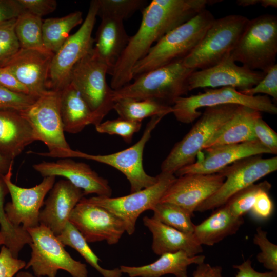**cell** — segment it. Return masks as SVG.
<instances>
[{"instance_id": "1", "label": "cell", "mask_w": 277, "mask_h": 277, "mask_svg": "<svg viewBox=\"0 0 277 277\" xmlns=\"http://www.w3.org/2000/svg\"><path fill=\"white\" fill-rule=\"evenodd\" d=\"M213 0H153L142 11L140 26L130 37L125 50L114 66L110 87L118 90L133 79L135 64L148 52L154 42L166 33L206 9L218 3Z\"/></svg>"}, {"instance_id": "2", "label": "cell", "mask_w": 277, "mask_h": 277, "mask_svg": "<svg viewBox=\"0 0 277 277\" xmlns=\"http://www.w3.org/2000/svg\"><path fill=\"white\" fill-rule=\"evenodd\" d=\"M214 19L211 12L205 9L166 33L135 64L133 78L184 58L198 45Z\"/></svg>"}, {"instance_id": "3", "label": "cell", "mask_w": 277, "mask_h": 277, "mask_svg": "<svg viewBox=\"0 0 277 277\" xmlns=\"http://www.w3.org/2000/svg\"><path fill=\"white\" fill-rule=\"evenodd\" d=\"M183 59L143 73L132 83L113 91V102L123 98L150 100L172 106L174 101L189 92L188 79L194 69L185 66Z\"/></svg>"}, {"instance_id": "4", "label": "cell", "mask_w": 277, "mask_h": 277, "mask_svg": "<svg viewBox=\"0 0 277 277\" xmlns=\"http://www.w3.org/2000/svg\"><path fill=\"white\" fill-rule=\"evenodd\" d=\"M239 106L224 104L206 107L190 131L175 144L163 161L161 172L174 174L179 169L194 163L205 145L232 117Z\"/></svg>"}, {"instance_id": "5", "label": "cell", "mask_w": 277, "mask_h": 277, "mask_svg": "<svg viewBox=\"0 0 277 277\" xmlns=\"http://www.w3.org/2000/svg\"><path fill=\"white\" fill-rule=\"evenodd\" d=\"M230 54L242 66L266 73L276 64L277 16L265 14L249 19Z\"/></svg>"}, {"instance_id": "6", "label": "cell", "mask_w": 277, "mask_h": 277, "mask_svg": "<svg viewBox=\"0 0 277 277\" xmlns=\"http://www.w3.org/2000/svg\"><path fill=\"white\" fill-rule=\"evenodd\" d=\"M61 91L47 90L29 107L19 112L30 125L36 141L43 142L48 152L35 153L53 158H67L72 150L67 142L60 111Z\"/></svg>"}, {"instance_id": "7", "label": "cell", "mask_w": 277, "mask_h": 277, "mask_svg": "<svg viewBox=\"0 0 277 277\" xmlns=\"http://www.w3.org/2000/svg\"><path fill=\"white\" fill-rule=\"evenodd\" d=\"M249 19L239 14L215 18L198 45L183 59L185 66L201 70L220 62L234 48Z\"/></svg>"}, {"instance_id": "8", "label": "cell", "mask_w": 277, "mask_h": 277, "mask_svg": "<svg viewBox=\"0 0 277 277\" xmlns=\"http://www.w3.org/2000/svg\"><path fill=\"white\" fill-rule=\"evenodd\" d=\"M107 65L98 56L93 48L74 66L70 83L77 90L93 114V125L102 122L113 109V90L108 85Z\"/></svg>"}, {"instance_id": "9", "label": "cell", "mask_w": 277, "mask_h": 277, "mask_svg": "<svg viewBox=\"0 0 277 277\" xmlns=\"http://www.w3.org/2000/svg\"><path fill=\"white\" fill-rule=\"evenodd\" d=\"M26 230L31 239L32 251L26 269L31 268L34 275L40 277H56L59 270L72 277H88L86 264L73 259L48 228L39 224Z\"/></svg>"}, {"instance_id": "10", "label": "cell", "mask_w": 277, "mask_h": 277, "mask_svg": "<svg viewBox=\"0 0 277 277\" xmlns=\"http://www.w3.org/2000/svg\"><path fill=\"white\" fill-rule=\"evenodd\" d=\"M98 0L90 3L88 11L80 28L70 35L51 59L46 87L47 90L61 91L70 83L75 64L93 48L92 31L97 16Z\"/></svg>"}, {"instance_id": "11", "label": "cell", "mask_w": 277, "mask_h": 277, "mask_svg": "<svg viewBox=\"0 0 277 277\" xmlns=\"http://www.w3.org/2000/svg\"><path fill=\"white\" fill-rule=\"evenodd\" d=\"M224 104L243 105L260 112L277 113L276 105L267 95L248 96L230 87L206 88L204 93L179 97L172 106V113L179 122L189 124L201 116L200 108Z\"/></svg>"}, {"instance_id": "12", "label": "cell", "mask_w": 277, "mask_h": 277, "mask_svg": "<svg viewBox=\"0 0 277 277\" xmlns=\"http://www.w3.org/2000/svg\"><path fill=\"white\" fill-rule=\"evenodd\" d=\"M276 170V156L264 159L255 155L235 162L217 173L224 176V182L195 211L203 212L223 206L238 192Z\"/></svg>"}, {"instance_id": "13", "label": "cell", "mask_w": 277, "mask_h": 277, "mask_svg": "<svg viewBox=\"0 0 277 277\" xmlns=\"http://www.w3.org/2000/svg\"><path fill=\"white\" fill-rule=\"evenodd\" d=\"M164 117L162 115L151 117L140 140L125 150L109 154L93 155L72 149L68 158L78 157L92 160L116 169L128 180L130 193L149 187L157 182L158 177L157 175L150 176L145 172L143 165V151L152 131Z\"/></svg>"}, {"instance_id": "14", "label": "cell", "mask_w": 277, "mask_h": 277, "mask_svg": "<svg viewBox=\"0 0 277 277\" xmlns=\"http://www.w3.org/2000/svg\"><path fill=\"white\" fill-rule=\"evenodd\" d=\"M157 177V181L154 185L129 195L117 197L96 196L83 199L117 216L124 222L127 233L132 235L135 232L139 216L145 211L151 210L160 201L176 178L174 174L162 172Z\"/></svg>"}, {"instance_id": "15", "label": "cell", "mask_w": 277, "mask_h": 277, "mask_svg": "<svg viewBox=\"0 0 277 277\" xmlns=\"http://www.w3.org/2000/svg\"><path fill=\"white\" fill-rule=\"evenodd\" d=\"M12 168L3 177L11 197V202L5 205L6 214L15 226H22L25 230L35 227L39 225L41 208L46 195L55 183V176L44 177L38 185L23 188L12 182Z\"/></svg>"}, {"instance_id": "16", "label": "cell", "mask_w": 277, "mask_h": 277, "mask_svg": "<svg viewBox=\"0 0 277 277\" xmlns=\"http://www.w3.org/2000/svg\"><path fill=\"white\" fill-rule=\"evenodd\" d=\"M69 221L88 243L106 241L113 245L126 232L121 219L102 207L86 202L83 197L72 211Z\"/></svg>"}, {"instance_id": "17", "label": "cell", "mask_w": 277, "mask_h": 277, "mask_svg": "<svg viewBox=\"0 0 277 277\" xmlns=\"http://www.w3.org/2000/svg\"><path fill=\"white\" fill-rule=\"evenodd\" d=\"M265 73L239 66L230 53L212 67L193 71L188 79V89L230 87L243 91L256 85Z\"/></svg>"}, {"instance_id": "18", "label": "cell", "mask_w": 277, "mask_h": 277, "mask_svg": "<svg viewBox=\"0 0 277 277\" xmlns=\"http://www.w3.org/2000/svg\"><path fill=\"white\" fill-rule=\"evenodd\" d=\"M225 177L220 173L187 174L176 177L160 202L176 205L192 215L196 208L213 194Z\"/></svg>"}, {"instance_id": "19", "label": "cell", "mask_w": 277, "mask_h": 277, "mask_svg": "<svg viewBox=\"0 0 277 277\" xmlns=\"http://www.w3.org/2000/svg\"><path fill=\"white\" fill-rule=\"evenodd\" d=\"M54 54L21 48L12 57L0 64L38 98L47 90L46 84L50 62Z\"/></svg>"}, {"instance_id": "20", "label": "cell", "mask_w": 277, "mask_h": 277, "mask_svg": "<svg viewBox=\"0 0 277 277\" xmlns=\"http://www.w3.org/2000/svg\"><path fill=\"white\" fill-rule=\"evenodd\" d=\"M33 168L42 176H59L65 177L85 195L110 197L112 189L108 181L100 176L87 164L70 158L60 159L55 162L43 161L35 164Z\"/></svg>"}, {"instance_id": "21", "label": "cell", "mask_w": 277, "mask_h": 277, "mask_svg": "<svg viewBox=\"0 0 277 277\" xmlns=\"http://www.w3.org/2000/svg\"><path fill=\"white\" fill-rule=\"evenodd\" d=\"M204 150L207 152L205 156L179 169L174 175L180 176L187 174L217 173L227 166L244 158L271 154L258 140L221 145Z\"/></svg>"}, {"instance_id": "22", "label": "cell", "mask_w": 277, "mask_h": 277, "mask_svg": "<svg viewBox=\"0 0 277 277\" xmlns=\"http://www.w3.org/2000/svg\"><path fill=\"white\" fill-rule=\"evenodd\" d=\"M84 195L82 189L67 180L54 183L44 203V209L40 211L39 224L58 235L69 222L72 211Z\"/></svg>"}, {"instance_id": "23", "label": "cell", "mask_w": 277, "mask_h": 277, "mask_svg": "<svg viewBox=\"0 0 277 277\" xmlns=\"http://www.w3.org/2000/svg\"><path fill=\"white\" fill-rule=\"evenodd\" d=\"M36 138L19 111L0 108V152L13 160Z\"/></svg>"}, {"instance_id": "24", "label": "cell", "mask_w": 277, "mask_h": 277, "mask_svg": "<svg viewBox=\"0 0 277 277\" xmlns=\"http://www.w3.org/2000/svg\"><path fill=\"white\" fill-rule=\"evenodd\" d=\"M143 222L152 233V249L155 254L161 255L183 251L192 256L203 252L202 246L193 234L186 233L166 225L153 216H145Z\"/></svg>"}, {"instance_id": "25", "label": "cell", "mask_w": 277, "mask_h": 277, "mask_svg": "<svg viewBox=\"0 0 277 277\" xmlns=\"http://www.w3.org/2000/svg\"><path fill=\"white\" fill-rule=\"evenodd\" d=\"M94 39V50L107 65L109 74L120 57L129 41L123 20L110 16H101Z\"/></svg>"}, {"instance_id": "26", "label": "cell", "mask_w": 277, "mask_h": 277, "mask_svg": "<svg viewBox=\"0 0 277 277\" xmlns=\"http://www.w3.org/2000/svg\"><path fill=\"white\" fill-rule=\"evenodd\" d=\"M261 117L262 114L260 111L239 105L232 117L215 132L203 150L258 140L253 126L255 121Z\"/></svg>"}, {"instance_id": "27", "label": "cell", "mask_w": 277, "mask_h": 277, "mask_svg": "<svg viewBox=\"0 0 277 277\" xmlns=\"http://www.w3.org/2000/svg\"><path fill=\"white\" fill-rule=\"evenodd\" d=\"M205 256L199 254L190 256L179 251L162 254L156 261L141 266H121L122 273L130 277H161L171 274L176 277H188L187 268L191 264L199 265L204 262Z\"/></svg>"}, {"instance_id": "28", "label": "cell", "mask_w": 277, "mask_h": 277, "mask_svg": "<svg viewBox=\"0 0 277 277\" xmlns=\"http://www.w3.org/2000/svg\"><path fill=\"white\" fill-rule=\"evenodd\" d=\"M243 223V217L234 216L223 205L200 224L195 225L193 234L202 246H211L235 234Z\"/></svg>"}, {"instance_id": "29", "label": "cell", "mask_w": 277, "mask_h": 277, "mask_svg": "<svg viewBox=\"0 0 277 277\" xmlns=\"http://www.w3.org/2000/svg\"><path fill=\"white\" fill-rule=\"evenodd\" d=\"M60 111L65 132L76 134L93 125L92 112L71 83L61 91Z\"/></svg>"}, {"instance_id": "30", "label": "cell", "mask_w": 277, "mask_h": 277, "mask_svg": "<svg viewBox=\"0 0 277 277\" xmlns=\"http://www.w3.org/2000/svg\"><path fill=\"white\" fill-rule=\"evenodd\" d=\"M82 22L83 14L80 11L43 21V39L46 50L53 54L56 52L69 37L71 30Z\"/></svg>"}, {"instance_id": "31", "label": "cell", "mask_w": 277, "mask_h": 277, "mask_svg": "<svg viewBox=\"0 0 277 277\" xmlns=\"http://www.w3.org/2000/svg\"><path fill=\"white\" fill-rule=\"evenodd\" d=\"M113 109L120 117L129 121L141 122L144 119L155 115H165L172 113V106L150 100H137L123 98L114 102Z\"/></svg>"}, {"instance_id": "32", "label": "cell", "mask_w": 277, "mask_h": 277, "mask_svg": "<svg viewBox=\"0 0 277 277\" xmlns=\"http://www.w3.org/2000/svg\"><path fill=\"white\" fill-rule=\"evenodd\" d=\"M56 236L65 246H68L76 250L103 277L122 276L123 273L120 268L107 269L99 265L100 259L90 248L88 242L81 233L69 221L67 223L61 233Z\"/></svg>"}, {"instance_id": "33", "label": "cell", "mask_w": 277, "mask_h": 277, "mask_svg": "<svg viewBox=\"0 0 277 277\" xmlns=\"http://www.w3.org/2000/svg\"><path fill=\"white\" fill-rule=\"evenodd\" d=\"M42 25L41 17L26 11L16 18L15 31L21 48L51 53L44 45Z\"/></svg>"}, {"instance_id": "34", "label": "cell", "mask_w": 277, "mask_h": 277, "mask_svg": "<svg viewBox=\"0 0 277 277\" xmlns=\"http://www.w3.org/2000/svg\"><path fill=\"white\" fill-rule=\"evenodd\" d=\"M9 193L3 180L0 179V226L5 236V245L12 255L18 258L21 250L26 244L30 245L31 239L26 230L22 226H14L8 220L4 209L5 197Z\"/></svg>"}, {"instance_id": "35", "label": "cell", "mask_w": 277, "mask_h": 277, "mask_svg": "<svg viewBox=\"0 0 277 277\" xmlns=\"http://www.w3.org/2000/svg\"><path fill=\"white\" fill-rule=\"evenodd\" d=\"M151 210L161 223L188 234H193L195 225L192 215L182 207L169 203L159 202Z\"/></svg>"}, {"instance_id": "36", "label": "cell", "mask_w": 277, "mask_h": 277, "mask_svg": "<svg viewBox=\"0 0 277 277\" xmlns=\"http://www.w3.org/2000/svg\"><path fill=\"white\" fill-rule=\"evenodd\" d=\"M271 184L267 181L253 184L238 192L224 205L235 217H241L250 211L258 193L263 190H270Z\"/></svg>"}, {"instance_id": "37", "label": "cell", "mask_w": 277, "mask_h": 277, "mask_svg": "<svg viewBox=\"0 0 277 277\" xmlns=\"http://www.w3.org/2000/svg\"><path fill=\"white\" fill-rule=\"evenodd\" d=\"M97 15L110 16L122 20L129 17L138 10H143L145 0H98Z\"/></svg>"}, {"instance_id": "38", "label": "cell", "mask_w": 277, "mask_h": 277, "mask_svg": "<svg viewBox=\"0 0 277 277\" xmlns=\"http://www.w3.org/2000/svg\"><path fill=\"white\" fill-rule=\"evenodd\" d=\"M142 123L133 122L121 117L101 122L95 127L100 133L117 135L122 137L127 143H130L134 134L140 130Z\"/></svg>"}, {"instance_id": "39", "label": "cell", "mask_w": 277, "mask_h": 277, "mask_svg": "<svg viewBox=\"0 0 277 277\" xmlns=\"http://www.w3.org/2000/svg\"><path fill=\"white\" fill-rule=\"evenodd\" d=\"M253 242L261 250L256 255L258 261L269 271L277 272V245L269 240L267 232L258 227Z\"/></svg>"}, {"instance_id": "40", "label": "cell", "mask_w": 277, "mask_h": 277, "mask_svg": "<svg viewBox=\"0 0 277 277\" xmlns=\"http://www.w3.org/2000/svg\"><path fill=\"white\" fill-rule=\"evenodd\" d=\"M16 18L0 22V64L14 55L21 48L15 31Z\"/></svg>"}, {"instance_id": "41", "label": "cell", "mask_w": 277, "mask_h": 277, "mask_svg": "<svg viewBox=\"0 0 277 277\" xmlns=\"http://www.w3.org/2000/svg\"><path fill=\"white\" fill-rule=\"evenodd\" d=\"M37 98L17 93L0 85V108L21 112L33 104Z\"/></svg>"}, {"instance_id": "42", "label": "cell", "mask_w": 277, "mask_h": 277, "mask_svg": "<svg viewBox=\"0 0 277 277\" xmlns=\"http://www.w3.org/2000/svg\"><path fill=\"white\" fill-rule=\"evenodd\" d=\"M248 96H255L256 94L263 93L271 96L277 100V64L271 67L266 72L263 78L250 89L239 91Z\"/></svg>"}, {"instance_id": "43", "label": "cell", "mask_w": 277, "mask_h": 277, "mask_svg": "<svg viewBox=\"0 0 277 277\" xmlns=\"http://www.w3.org/2000/svg\"><path fill=\"white\" fill-rule=\"evenodd\" d=\"M254 132L257 140L272 154H277V133L262 118H258L253 126Z\"/></svg>"}, {"instance_id": "44", "label": "cell", "mask_w": 277, "mask_h": 277, "mask_svg": "<svg viewBox=\"0 0 277 277\" xmlns=\"http://www.w3.org/2000/svg\"><path fill=\"white\" fill-rule=\"evenodd\" d=\"M26 265L25 261L14 257L7 247L2 245L0 251V277H14Z\"/></svg>"}, {"instance_id": "45", "label": "cell", "mask_w": 277, "mask_h": 277, "mask_svg": "<svg viewBox=\"0 0 277 277\" xmlns=\"http://www.w3.org/2000/svg\"><path fill=\"white\" fill-rule=\"evenodd\" d=\"M269 190H263L256 196L250 211L259 219L264 220L270 217L273 210V204L269 195Z\"/></svg>"}, {"instance_id": "46", "label": "cell", "mask_w": 277, "mask_h": 277, "mask_svg": "<svg viewBox=\"0 0 277 277\" xmlns=\"http://www.w3.org/2000/svg\"><path fill=\"white\" fill-rule=\"evenodd\" d=\"M24 11L40 17L53 12L56 8L55 0H18Z\"/></svg>"}, {"instance_id": "47", "label": "cell", "mask_w": 277, "mask_h": 277, "mask_svg": "<svg viewBox=\"0 0 277 277\" xmlns=\"http://www.w3.org/2000/svg\"><path fill=\"white\" fill-rule=\"evenodd\" d=\"M24 11L18 0H0V22L16 18Z\"/></svg>"}, {"instance_id": "48", "label": "cell", "mask_w": 277, "mask_h": 277, "mask_svg": "<svg viewBox=\"0 0 277 277\" xmlns=\"http://www.w3.org/2000/svg\"><path fill=\"white\" fill-rule=\"evenodd\" d=\"M0 85L13 91L29 94L28 90L6 69L0 67Z\"/></svg>"}, {"instance_id": "49", "label": "cell", "mask_w": 277, "mask_h": 277, "mask_svg": "<svg viewBox=\"0 0 277 277\" xmlns=\"http://www.w3.org/2000/svg\"><path fill=\"white\" fill-rule=\"evenodd\" d=\"M238 270L235 277H277V272L269 271L260 272L252 266L251 261L248 259L240 265L233 266Z\"/></svg>"}, {"instance_id": "50", "label": "cell", "mask_w": 277, "mask_h": 277, "mask_svg": "<svg viewBox=\"0 0 277 277\" xmlns=\"http://www.w3.org/2000/svg\"><path fill=\"white\" fill-rule=\"evenodd\" d=\"M13 160L3 155L0 152V179L8 172L11 167L13 166Z\"/></svg>"}, {"instance_id": "51", "label": "cell", "mask_w": 277, "mask_h": 277, "mask_svg": "<svg viewBox=\"0 0 277 277\" xmlns=\"http://www.w3.org/2000/svg\"><path fill=\"white\" fill-rule=\"evenodd\" d=\"M210 266L209 264L204 262L197 265L196 270L193 272V277H205Z\"/></svg>"}, {"instance_id": "52", "label": "cell", "mask_w": 277, "mask_h": 277, "mask_svg": "<svg viewBox=\"0 0 277 277\" xmlns=\"http://www.w3.org/2000/svg\"><path fill=\"white\" fill-rule=\"evenodd\" d=\"M205 277H224L222 268L220 266H210Z\"/></svg>"}, {"instance_id": "53", "label": "cell", "mask_w": 277, "mask_h": 277, "mask_svg": "<svg viewBox=\"0 0 277 277\" xmlns=\"http://www.w3.org/2000/svg\"><path fill=\"white\" fill-rule=\"evenodd\" d=\"M260 0H238L236 4L240 6L246 7L260 4Z\"/></svg>"}, {"instance_id": "54", "label": "cell", "mask_w": 277, "mask_h": 277, "mask_svg": "<svg viewBox=\"0 0 277 277\" xmlns=\"http://www.w3.org/2000/svg\"><path fill=\"white\" fill-rule=\"evenodd\" d=\"M260 4L264 8L271 7L276 8L277 7L276 0H260Z\"/></svg>"}, {"instance_id": "55", "label": "cell", "mask_w": 277, "mask_h": 277, "mask_svg": "<svg viewBox=\"0 0 277 277\" xmlns=\"http://www.w3.org/2000/svg\"><path fill=\"white\" fill-rule=\"evenodd\" d=\"M15 277H40L37 276L26 271H19L16 274Z\"/></svg>"}, {"instance_id": "56", "label": "cell", "mask_w": 277, "mask_h": 277, "mask_svg": "<svg viewBox=\"0 0 277 277\" xmlns=\"http://www.w3.org/2000/svg\"><path fill=\"white\" fill-rule=\"evenodd\" d=\"M5 236L3 233L0 231V246L4 245L5 244Z\"/></svg>"}]
</instances>
